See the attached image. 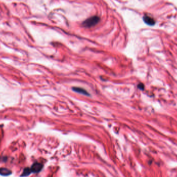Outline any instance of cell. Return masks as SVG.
<instances>
[{
    "mask_svg": "<svg viewBox=\"0 0 177 177\" xmlns=\"http://www.w3.org/2000/svg\"><path fill=\"white\" fill-rule=\"evenodd\" d=\"M143 20L147 24L149 25H154L155 23V20L153 18L149 16H147V15L144 16L143 17Z\"/></svg>",
    "mask_w": 177,
    "mask_h": 177,
    "instance_id": "cell-3",
    "label": "cell"
},
{
    "mask_svg": "<svg viewBox=\"0 0 177 177\" xmlns=\"http://www.w3.org/2000/svg\"><path fill=\"white\" fill-rule=\"evenodd\" d=\"M100 20V18L98 17L93 16L91 18H88L86 21H85L83 22L82 25L85 27H87V28L92 27L97 24L99 22Z\"/></svg>",
    "mask_w": 177,
    "mask_h": 177,
    "instance_id": "cell-1",
    "label": "cell"
},
{
    "mask_svg": "<svg viewBox=\"0 0 177 177\" xmlns=\"http://www.w3.org/2000/svg\"><path fill=\"white\" fill-rule=\"evenodd\" d=\"M12 171L7 168H0V175L2 176H8L12 175Z\"/></svg>",
    "mask_w": 177,
    "mask_h": 177,
    "instance_id": "cell-4",
    "label": "cell"
},
{
    "mask_svg": "<svg viewBox=\"0 0 177 177\" xmlns=\"http://www.w3.org/2000/svg\"><path fill=\"white\" fill-rule=\"evenodd\" d=\"M43 167V166L41 164L36 162L34 163L31 166V170L33 173H38L41 171Z\"/></svg>",
    "mask_w": 177,
    "mask_h": 177,
    "instance_id": "cell-2",
    "label": "cell"
},
{
    "mask_svg": "<svg viewBox=\"0 0 177 177\" xmlns=\"http://www.w3.org/2000/svg\"><path fill=\"white\" fill-rule=\"evenodd\" d=\"M32 173V171L31 170L30 168H25L23 169V171L21 174V175L20 176L21 177H28V176H29Z\"/></svg>",
    "mask_w": 177,
    "mask_h": 177,
    "instance_id": "cell-6",
    "label": "cell"
},
{
    "mask_svg": "<svg viewBox=\"0 0 177 177\" xmlns=\"http://www.w3.org/2000/svg\"><path fill=\"white\" fill-rule=\"evenodd\" d=\"M72 90L75 92H76L78 93H80V94H83V95H88V96L89 95L88 92L86 90H85L84 88H78V87H74L72 88Z\"/></svg>",
    "mask_w": 177,
    "mask_h": 177,
    "instance_id": "cell-5",
    "label": "cell"
}]
</instances>
